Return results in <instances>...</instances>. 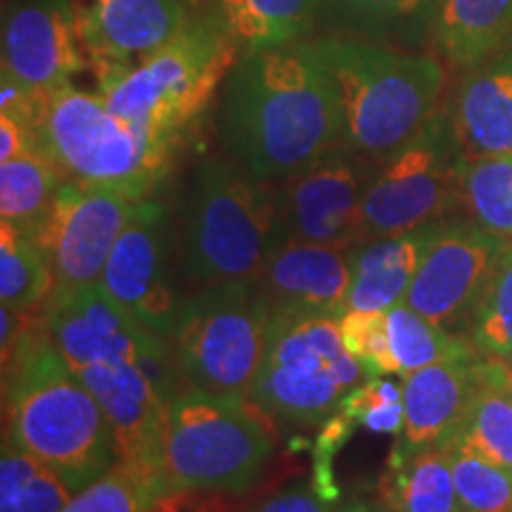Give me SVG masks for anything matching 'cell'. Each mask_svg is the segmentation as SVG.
Wrapping results in <instances>:
<instances>
[{"mask_svg": "<svg viewBox=\"0 0 512 512\" xmlns=\"http://www.w3.org/2000/svg\"><path fill=\"white\" fill-rule=\"evenodd\" d=\"M3 72L53 93L88 67L74 0H10L0 29Z\"/></svg>", "mask_w": 512, "mask_h": 512, "instance_id": "16", "label": "cell"}, {"mask_svg": "<svg viewBox=\"0 0 512 512\" xmlns=\"http://www.w3.org/2000/svg\"><path fill=\"white\" fill-rule=\"evenodd\" d=\"M441 0H325L328 36L356 38L403 50H422L434 38Z\"/></svg>", "mask_w": 512, "mask_h": 512, "instance_id": "22", "label": "cell"}, {"mask_svg": "<svg viewBox=\"0 0 512 512\" xmlns=\"http://www.w3.org/2000/svg\"><path fill=\"white\" fill-rule=\"evenodd\" d=\"M79 491L60 472L3 439L0 512H60Z\"/></svg>", "mask_w": 512, "mask_h": 512, "instance_id": "29", "label": "cell"}, {"mask_svg": "<svg viewBox=\"0 0 512 512\" xmlns=\"http://www.w3.org/2000/svg\"><path fill=\"white\" fill-rule=\"evenodd\" d=\"M460 74L446 102L465 157L512 155V41Z\"/></svg>", "mask_w": 512, "mask_h": 512, "instance_id": "21", "label": "cell"}, {"mask_svg": "<svg viewBox=\"0 0 512 512\" xmlns=\"http://www.w3.org/2000/svg\"><path fill=\"white\" fill-rule=\"evenodd\" d=\"M138 202L112 190L76 181L62 183L46 221L34 235L53 273V292L100 283L112 249Z\"/></svg>", "mask_w": 512, "mask_h": 512, "instance_id": "14", "label": "cell"}, {"mask_svg": "<svg viewBox=\"0 0 512 512\" xmlns=\"http://www.w3.org/2000/svg\"><path fill=\"white\" fill-rule=\"evenodd\" d=\"M335 79L344 145L380 164L444 105L446 67L422 50L356 38H318Z\"/></svg>", "mask_w": 512, "mask_h": 512, "instance_id": "4", "label": "cell"}, {"mask_svg": "<svg viewBox=\"0 0 512 512\" xmlns=\"http://www.w3.org/2000/svg\"><path fill=\"white\" fill-rule=\"evenodd\" d=\"M463 159L444 100L408 143L377 164L358 214L356 245L411 233L463 209Z\"/></svg>", "mask_w": 512, "mask_h": 512, "instance_id": "10", "label": "cell"}, {"mask_svg": "<svg viewBox=\"0 0 512 512\" xmlns=\"http://www.w3.org/2000/svg\"><path fill=\"white\" fill-rule=\"evenodd\" d=\"M76 375L86 382L110 420L121 463L162 486L164 432L171 403L157 392L145 370L133 363L86 368Z\"/></svg>", "mask_w": 512, "mask_h": 512, "instance_id": "18", "label": "cell"}, {"mask_svg": "<svg viewBox=\"0 0 512 512\" xmlns=\"http://www.w3.org/2000/svg\"><path fill=\"white\" fill-rule=\"evenodd\" d=\"M221 133L230 157L268 183L344 145L342 105L320 43L240 53L223 88Z\"/></svg>", "mask_w": 512, "mask_h": 512, "instance_id": "1", "label": "cell"}, {"mask_svg": "<svg viewBox=\"0 0 512 512\" xmlns=\"http://www.w3.org/2000/svg\"><path fill=\"white\" fill-rule=\"evenodd\" d=\"M249 396L185 387L171 401L164 432L166 498L185 491H245L264 472L275 439Z\"/></svg>", "mask_w": 512, "mask_h": 512, "instance_id": "7", "label": "cell"}, {"mask_svg": "<svg viewBox=\"0 0 512 512\" xmlns=\"http://www.w3.org/2000/svg\"><path fill=\"white\" fill-rule=\"evenodd\" d=\"M460 512H512V472L460 444L444 446Z\"/></svg>", "mask_w": 512, "mask_h": 512, "instance_id": "34", "label": "cell"}, {"mask_svg": "<svg viewBox=\"0 0 512 512\" xmlns=\"http://www.w3.org/2000/svg\"><path fill=\"white\" fill-rule=\"evenodd\" d=\"M181 275V242L169 207L155 197L140 200L112 249L100 285L147 330L171 339L188 297L178 285Z\"/></svg>", "mask_w": 512, "mask_h": 512, "instance_id": "12", "label": "cell"}, {"mask_svg": "<svg viewBox=\"0 0 512 512\" xmlns=\"http://www.w3.org/2000/svg\"><path fill=\"white\" fill-rule=\"evenodd\" d=\"M53 292V273L34 235L0 221V302L17 313H36Z\"/></svg>", "mask_w": 512, "mask_h": 512, "instance_id": "30", "label": "cell"}, {"mask_svg": "<svg viewBox=\"0 0 512 512\" xmlns=\"http://www.w3.org/2000/svg\"><path fill=\"white\" fill-rule=\"evenodd\" d=\"M377 164L347 145L304 166L278 183L280 216L287 242L351 249L363 197Z\"/></svg>", "mask_w": 512, "mask_h": 512, "instance_id": "15", "label": "cell"}, {"mask_svg": "<svg viewBox=\"0 0 512 512\" xmlns=\"http://www.w3.org/2000/svg\"><path fill=\"white\" fill-rule=\"evenodd\" d=\"M325 0H207L240 53L304 41L320 22Z\"/></svg>", "mask_w": 512, "mask_h": 512, "instance_id": "25", "label": "cell"}, {"mask_svg": "<svg viewBox=\"0 0 512 512\" xmlns=\"http://www.w3.org/2000/svg\"><path fill=\"white\" fill-rule=\"evenodd\" d=\"M432 41L451 69L475 67L512 41V0H441Z\"/></svg>", "mask_w": 512, "mask_h": 512, "instance_id": "24", "label": "cell"}, {"mask_svg": "<svg viewBox=\"0 0 512 512\" xmlns=\"http://www.w3.org/2000/svg\"><path fill=\"white\" fill-rule=\"evenodd\" d=\"M5 437L86 489L117 465L114 432L100 401L69 368L34 313L15 351L3 358Z\"/></svg>", "mask_w": 512, "mask_h": 512, "instance_id": "2", "label": "cell"}, {"mask_svg": "<svg viewBox=\"0 0 512 512\" xmlns=\"http://www.w3.org/2000/svg\"><path fill=\"white\" fill-rule=\"evenodd\" d=\"M354 278V247H328L311 242H285L275 252L256 285L273 313L342 318L349 311Z\"/></svg>", "mask_w": 512, "mask_h": 512, "instance_id": "19", "label": "cell"}, {"mask_svg": "<svg viewBox=\"0 0 512 512\" xmlns=\"http://www.w3.org/2000/svg\"><path fill=\"white\" fill-rule=\"evenodd\" d=\"M472 347L479 356L508 363L512 358V242L505 240L472 318Z\"/></svg>", "mask_w": 512, "mask_h": 512, "instance_id": "33", "label": "cell"}, {"mask_svg": "<svg viewBox=\"0 0 512 512\" xmlns=\"http://www.w3.org/2000/svg\"><path fill=\"white\" fill-rule=\"evenodd\" d=\"M238 53L240 46L226 24L204 10L157 53L98 76V95L121 119L181 140L207 110Z\"/></svg>", "mask_w": 512, "mask_h": 512, "instance_id": "6", "label": "cell"}, {"mask_svg": "<svg viewBox=\"0 0 512 512\" xmlns=\"http://www.w3.org/2000/svg\"><path fill=\"white\" fill-rule=\"evenodd\" d=\"M460 195L472 221L512 242V155L465 157Z\"/></svg>", "mask_w": 512, "mask_h": 512, "instance_id": "32", "label": "cell"}, {"mask_svg": "<svg viewBox=\"0 0 512 512\" xmlns=\"http://www.w3.org/2000/svg\"><path fill=\"white\" fill-rule=\"evenodd\" d=\"M64 181L62 171L41 150L0 162V221L36 235Z\"/></svg>", "mask_w": 512, "mask_h": 512, "instance_id": "28", "label": "cell"}, {"mask_svg": "<svg viewBox=\"0 0 512 512\" xmlns=\"http://www.w3.org/2000/svg\"><path fill=\"white\" fill-rule=\"evenodd\" d=\"M339 415L361 422L377 434H394L403 427V389L394 382L368 377L339 403Z\"/></svg>", "mask_w": 512, "mask_h": 512, "instance_id": "36", "label": "cell"}, {"mask_svg": "<svg viewBox=\"0 0 512 512\" xmlns=\"http://www.w3.org/2000/svg\"><path fill=\"white\" fill-rule=\"evenodd\" d=\"M508 368H510V370H512V358H510V361H508Z\"/></svg>", "mask_w": 512, "mask_h": 512, "instance_id": "41", "label": "cell"}, {"mask_svg": "<svg viewBox=\"0 0 512 512\" xmlns=\"http://www.w3.org/2000/svg\"><path fill=\"white\" fill-rule=\"evenodd\" d=\"M195 17L190 0H91L79 5L81 46L95 79L145 60Z\"/></svg>", "mask_w": 512, "mask_h": 512, "instance_id": "17", "label": "cell"}, {"mask_svg": "<svg viewBox=\"0 0 512 512\" xmlns=\"http://www.w3.org/2000/svg\"><path fill=\"white\" fill-rule=\"evenodd\" d=\"M181 140L114 114L98 93L74 83L46 93L38 150L67 181L147 200L169 176Z\"/></svg>", "mask_w": 512, "mask_h": 512, "instance_id": "5", "label": "cell"}, {"mask_svg": "<svg viewBox=\"0 0 512 512\" xmlns=\"http://www.w3.org/2000/svg\"><path fill=\"white\" fill-rule=\"evenodd\" d=\"M36 316L74 373L133 363L145 370L157 392L169 403L185 389L171 339L138 323L100 283L53 292Z\"/></svg>", "mask_w": 512, "mask_h": 512, "instance_id": "11", "label": "cell"}, {"mask_svg": "<svg viewBox=\"0 0 512 512\" xmlns=\"http://www.w3.org/2000/svg\"><path fill=\"white\" fill-rule=\"evenodd\" d=\"M164 498L155 479L117 460L110 472L74 494L60 512H157Z\"/></svg>", "mask_w": 512, "mask_h": 512, "instance_id": "35", "label": "cell"}, {"mask_svg": "<svg viewBox=\"0 0 512 512\" xmlns=\"http://www.w3.org/2000/svg\"><path fill=\"white\" fill-rule=\"evenodd\" d=\"M432 228L434 223L394 238L356 245L349 309L389 311L401 299H406Z\"/></svg>", "mask_w": 512, "mask_h": 512, "instance_id": "23", "label": "cell"}, {"mask_svg": "<svg viewBox=\"0 0 512 512\" xmlns=\"http://www.w3.org/2000/svg\"><path fill=\"white\" fill-rule=\"evenodd\" d=\"M344 347L358 358L370 377L396 373V363L389 347L387 311L349 309L339 318Z\"/></svg>", "mask_w": 512, "mask_h": 512, "instance_id": "37", "label": "cell"}, {"mask_svg": "<svg viewBox=\"0 0 512 512\" xmlns=\"http://www.w3.org/2000/svg\"><path fill=\"white\" fill-rule=\"evenodd\" d=\"M484 363L479 354L448 358L403 377V427L392 453L408 456L444 446L482 382Z\"/></svg>", "mask_w": 512, "mask_h": 512, "instance_id": "20", "label": "cell"}, {"mask_svg": "<svg viewBox=\"0 0 512 512\" xmlns=\"http://www.w3.org/2000/svg\"><path fill=\"white\" fill-rule=\"evenodd\" d=\"M271 316L256 280L192 290L171 337L185 387L249 396L266 356Z\"/></svg>", "mask_w": 512, "mask_h": 512, "instance_id": "9", "label": "cell"}, {"mask_svg": "<svg viewBox=\"0 0 512 512\" xmlns=\"http://www.w3.org/2000/svg\"><path fill=\"white\" fill-rule=\"evenodd\" d=\"M448 444L472 448L479 456L512 472V370L508 363L486 358L482 382L456 434L444 446Z\"/></svg>", "mask_w": 512, "mask_h": 512, "instance_id": "26", "label": "cell"}, {"mask_svg": "<svg viewBox=\"0 0 512 512\" xmlns=\"http://www.w3.org/2000/svg\"><path fill=\"white\" fill-rule=\"evenodd\" d=\"M285 242L278 183L233 157L211 155L195 166L181 240V273L192 290L256 280Z\"/></svg>", "mask_w": 512, "mask_h": 512, "instance_id": "3", "label": "cell"}, {"mask_svg": "<svg viewBox=\"0 0 512 512\" xmlns=\"http://www.w3.org/2000/svg\"><path fill=\"white\" fill-rule=\"evenodd\" d=\"M382 512H460L444 448L389 456L382 479Z\"/></svg>", "mask_w": 512, "mask_h": 512, "instance_id": "27", "label": "cell"}, {"mask_svg": "<svg viewBox=\"0 0 512 512\" xmlns=\"http://www.w3.org/2000/svg\"><path fill=\"white\" fill-rule=\"evenodd\" d=\"M368 370L344 347L339 318L278 311L249 399L268 418L297 427L325 425Z\"/></svg>", "mask_w": 512, "mask_h": 512, "instance_id": "8", "label": "cell"}, {"mask_svg": "<svg viewBox=\"0 0 512 512\" xmlns=\"http://www.w3.org/2000/svg\"><path fill=\"white\" fill-rule=\"evenodd\" d=\"M339 496L330 494L316 479L280 491L249 512H337Z\"/></svg>", "mask_w": 512, "mask_h": 512, "instance_id": "38", "label": "cell"}, {"mask_svg": "<svg viewBox=\"0 0 512 512\" xmlns=\"http://www.w3.org/2000/svg\"><path fill=\"white\" fill-rule=\"evenodd\" d=\"M29 150H38L36 133L12 117L0 114V162L24 155Z\"/></svg>", "mask_w": 512, "mask_h": 512, "instance_id": "39", "label": "cell"}, {"mask_svg": "<svg viewBox=\"0 0 512 512\" xmlns=\"http://www.w3.org/2000/svg\"><path fill=\"white\" fill-rule=\"evenodd\" d=\"M337 512H373V505H368L363 501H351V503L339 505Z\"/></svg>", "mask_w": 512, "mask_h": 512, "instance_id": "40", "label": "cell"}, {"mask_svg": "<svg viewBox=\"0 0 512 512\" xmlns=\"http://www.w3.org/2000/svg\"><path fill=\"white\" fill-rule=\"evenodd\" d=\"M387 335L396 373L403 377L420 368L434 366V363L448 361V358L477 354L470 337L451 335V332L441 330L432 320L413 311L406 299H401L387 311Z\"/></svg>", "mask_w": 512, "mask_h": 512, "instance_id": "31", "label": "cell"}, {"mask_svg": "<svg viewBox=\"0 0 512 512\" xmlns=\"http://www.w3.org/2000/svg\"><path fill=\"white\" fill-rule=\"evenodd\" d=\"M373 512H382V510L380 508H373Z\"/></svg>", "mask_w": 512, "mask_h": 512, "instance_id": "42", "label": "cell"}, {"mask_svg": "<svg viewBox=\"0 0 512 512\" xmlns=\"http://www.w3.org/2000/svg\"><path fill=\"white\" fill-rule=\"evenodd\" d=\"M503 242L470 216L434 223L408 287V306L441 330L467 337Z\"/></svg>", "mask_w": 512, "mask_h": 512, "instance_id": "13", "label": "cell"}]
</instances>
